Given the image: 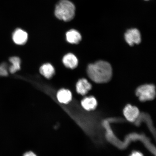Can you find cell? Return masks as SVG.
Returning a JSON list of instances; mask_svg holds the SVG:
<instances>
[{
	"label": "cell",
	"mask_w": 156,
	"mask_h": 156,
	"mask_svg": "<svg viewBox=\"0 0 156 156\" xmlns=\"http://www.w3.org/2000/svg\"><path fill=\"white\" fill-rule=\"evenodd\" d=\"M130 156H144L140 152L135 151Z\"/></svg>",
	"instance_id": "15"
},
{
	"label": "cell",
	"mask_w": 156,
	"mask_h": 156,
	"mask_svg": "<svg viewBox=\"0 0 156 156\" xmlns=\"http://www.w3.org/2000/svg\"><path fill=\"white\" fill-rule=\"evenodd\" d=\"M40 73L48 79L51 78L55 73V70L53 66L50 63H45L41 66L40 69Z\"/></svg>",
	"instance_id": "11"
},
{
	"label": "cell",
	"mask_w": 156,
	"mask_h": 156,
	"mask_svg": "<svg viewBox=\"0 0 156 156\" xmlns=\"http://www.w3.org/2000/svg\"><path fill=\"white\" fill-rule=\"evenodd\" d=\"M8 75L7 70V66L6 63H3L0 65V76H6Z\"/></svg>",
	"instance_id": "14"
},
{
	"label": "cell",
	"mask_w": 156,
	"mask_h": 156,
	"mask_svg": "<svg viewBox=\"0 0 156 156\" xmlns=\"http://www.w3.org/2000/svg\"><path fill=\"white\" fill-rule=\"evenodd\" d=\"M9 61L12 65L9 68L11 73H14L20 70L21 61L20 58L17 56H13L9 58Z\"/></svg>",
	"instance_id": "13"
},
{
	"label": "cell",
	"mask_w": 156,
	"mask_h": 156,
	"mask_svg": "<svg viewBox=\"0 0 156 156\" xmlns=\"http://www.w3.org/2000/svg\"><path fill=\"white\" fill-rule=\"evenodd\" d=\"M28 39V34L24 30L17 29L13 32L12 39L13 42L17 44L22 45L25 44Z\"/></svg>",
	"instance_id": "6"
},
{
	"label": "cell",
	"mask_w": 156,
	"mask_h": 156,
	"mask_svg": "<svg viewBox=\"0 0 156 156\" xmlns=\"http://www.w3.org/2000/svg\"><path fill=\"white\" fill-rule=\"evenodd\" d=\"M125 38L130 46L139 44L141 40V34L136 29H130L127 31L125 34Z\"/></svg>",
	"instance_id": "4"
},
{
	"label": "cell",
	"mask_w": 156,
	"mask_h": 156,
	"mask_svg": "<svg viewBox=\"0 0 156 156\" xmlns=\"http://www.w3.org/2000/svg\"><path fill=\"white\" fill-rule=\"evenodd\" d=\"M58 100L60 103L66 104L70 102L72 99V93L66 89H61L58 91L57 94Z\"/></svg>",
	"instance_id": "10"
},
{
	"label": "cell",
	"mask_w": 156,
	"mask_h": 156,
	"mask_svg": "<svg viewBox=\"0 0 156 156\" xmlns=\"http://www.w3.org/2000/svg\"><path fill=\"white\" fill-rule=\"evenodd\" d=\"M63 63L66 67L73 69L76 67L78 64V60L76 56L73 54L68 53L64 56Z\"/></svg>",
	"instance_id": "8"
},
{
	"label": "cell",
	"mask_w": 156,
	"mask_h": 156,
	"mask_svg": "<svg viewBox=\"0 0 156 156\" xmlns=\"http://www.w3.org/2000/svg\"><path fill=\"white\" fill-rule=\"evenodd\" d=\"M92 87L91 84L87 79H81L77 82L76 85V89L77 93L81 95L86 94Z\"/></svg>",
	"instance_id": "7"
},
{
	"label": "cell",
	"mask_w": 156,
	"mask_h": 156,
	"mask_svg": "<svg viewBox=\"0 0 156 156\" xmlns=\"http://www.w3.org/2000/svg\"><path fill=\"white\" fill-rule=\"evenodd\" d=\"M123 114L127 120L129 121L133 122L139 115V111L137 107L128 105L125 107Z\"/></svg>",
	"instance_id": "5"
},
{
	"label": "cell",
	"mask_w": 156,
	"mask_h": 156,
	"mask_svg": "<svg viewBox=\"0 0 156 156\" xmlns=\"http://www.w3.org/2000/svg\"><path fill=\"white\" fill-rule=\"evenodd\" d=\"M75 11V5L71 2L61 0L56 5L55 13L57 18L67 22L74 18Z\"/></svg>",
	"instance_id": "2"
},
{
	"label": "cell",
	"mask_w": 156,
	"mask_h": 156,
	"mask_svg": "<svg viewBox=\"0 0 156 156\" xmlns=\"http://www.w3.org/2000/svg\"><path fill=\"white\" fill-rule=\"evenodd\" d=\"M24 156H37V155L32 152L30 151L25 153Z\"/></svg>",
	"instance_id": "16"
},
{
	"label": "cell",
	"mask_w": 156,
	"mask_h": 156,
	"mask_svg": "<svg viewBox=\"0 0 156 156\" xmlns=\"http://www.w3.org/2000/svg\"><path fill=\"white\" fill-rule=\"evenodd\" d=\"M67 41L71 44H77L81 41V36L80 33L75 29H71L66 33Z\"/></svg>",
	"instance_id": "9"
},
{
	"label": "cell",
	"mask_w": 156,
	"mask_h": 156,
	"mask_svg": "<svg viewBox=\"0 0 156 156\" xmlns=\"http://www.w3.org/2000/svg\"><path fill=\"white\" fill-rule=\"evenodd\" d=\"M136 94L141 101L153 100L156 95L155 87L149 84L141 86L136 89Z\"/></svg>",
	"instance_id": "3"
},
{
	"label": "cell",
	"mask_w": 156,
	"mask_h": 156,
	"mask_svg": "<svg viewBox=\"0 0 156 156\" xmlns=\"http://www.w3.org/2000/svg\"><path fill=\"white\" fill-rule=\"evenodd\" d=\"M146 1H148V0H146Z\"/></svg>",
	"instance_id": "17"
},
{
	"label": "cell",
	"mask_w": 156,
	"mask_h": 156,
	"mask_svg": "<svg viewBox=\"0 0 156 156\" xmlns=\"http://www.w3.org/2000/svg\"><path fill=\"white\" fill-rule=\"evenodd\" d=\"M82 106L85 110L91 111L96 108L97 102L96 99L92 96L87 97L81 101Z\"/></svg>",
	"instance_id": "12"
},
{
	"label": "cell",
	"mask_w": 156,
	"mask_h": 156,
	"mask_svg": "<svg viewBox=\"0 0 156 156\" xmlns=\"http://www.w3.org/2000/svg\"><path fill=\"white\" fill-rule=\"evenodd\" d=\"M88 75L94 82H108L112 76V66L108 62L100 61L89 64L87 68Z\"/></svg>",
	"instance_id": "1"
}]
</instances>
